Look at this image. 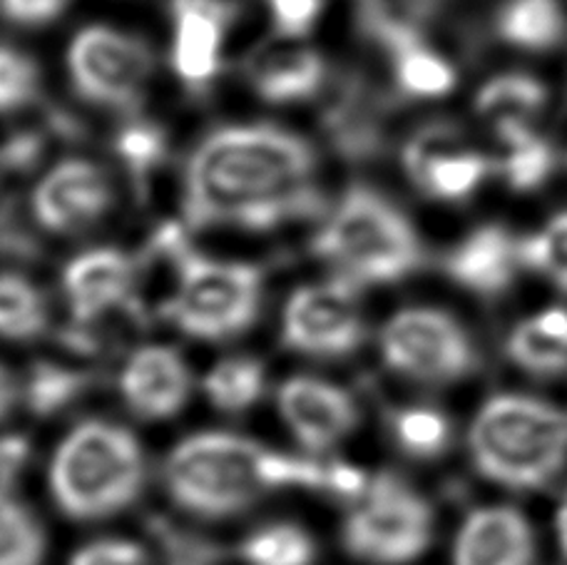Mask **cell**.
I'll return each mask as SVG.
<instances>
[{
  "instance_id": "cell-1",
  "label": "cell",
  "mask_w": 567,
  "mask_h": 565,
  "mask_svg": "<svg viewBox=\"0 0 567 565\" xmlns=\"http://www.w3.org/2000/svg\"><path fill=\"white\" fill-rule=\"evenodd\" d=\"M317 153L275 125H227L187 165V215L197 225L271 229L309 207Z\"/></svg>"
},
{
  "instance_id": "cell-2",
  "label": "cell",
  "mask_w": 567,
  "mask_h": 565,
  "mask_svg": "<svg viewBox=\"0 0 567 565\" xmlns=\"http://www.w3.org/2000/svg\"><path fill=\"white\" fill-rule=\"evenodd\" d=\"M333 461L287 456L231 431H197L167 453L172 501L202 518H229L281 489L331 493Z\"/></svg>"
},
{
  "instance_id": "cell-3",
  "label": "cell",
  "mask_w": 567,
  "mask_h": 565,
  "mask_svg": "<svg viewBox=\"0 0 567 565\" xmlns=\"http://www.w3.org/2000/svg\"><path fill=\"white\" fill-rule=\"evenodd\" d=\"M475 471L511 491L548 486L567 466V413L523 393H498L468 431Z\"/></svg>"
},
{
  "instance_id": "cell-4",
  "label": "cell",
  "mask_w": 567,
  "mask_h": 565,
  "mask_svg": "<svg viewBox=\"0 0 567 565\" xmlns=\"http://www.w3.org/2000/svg\"><path fill=\"white\" fill-rule=\"evenodd\" d=\"M48 486L68 518H110L137 501L145 486V453L135 433L120 423L83 421L55 446Z\"/></svg>"
},
{
  "instance_id": "cell-5",
  "label": "cell",
  "mask_w": 567,
  "mask_h": 565,
  "mask_svg": "<svg viewBox=\"0 0 567 565\" xmlns=\"http://www.w3.org/2000/svg\"><path fill=\"white\" fill-rule=\"evenodd\" d=\"M319 255L357 285H391L423 261L421 239L403 212L369 187H353L317 237Z\"/></svg>"
},
{
  "instance_id": "cell-6",
  "label": "cell",
  "mask_w": 567,
  "mask_h": 565,
  "mask_svg": "<svg viewBox=\"0 0 567 565\" xmlns=\"http://www.w3.org/2000/svg\"><path fill=\"white\" fill-rule=\"evenodd\" d=\"M261 309V271L241 261L187 257L167 319L199 341L235 339L255 325Z\"/></svg>"
},
{
  "instance_id": "cell-7",
  "label": "cell",
  "mask_w": 567,
  "mask_h": 565,
  "mask_svg": "<svg viewBox=\"0 0 567 565\" xmlns=\"http://www.w3.org/2000/svg\"><path fill=\"white\" fill-rule=\"evenodd\" d=\"M433 508L401 476L379 473L351 503L341 541L353 558L369 565H406L433 541Z\"/></svg>"
},
{
  "instance_id": "cell-8",
  "label": "cell",
  "mask_w": 567,
  "mask_h": 565,
  "mask_svg": "<svg viewBox=\"0 0 567 565\" xmlns=\"http://www.w3.org/2000/svg\"><path fill=\"white\" fill-rule=\"evenodd\" d=\"M381 357L391 371L421 383L461 381L478 367L468 331L433 307L396 311L381 331Z\"/></svg>"
},
{
  "instance_id": "cell-9",
  "label": "cell",
  "mask_w": 567,
  "mask_h": 565,
  "mask_svg": "<svg viewBox=\"0 0 567 565\" xmlns=\"http://www.w3.org/2000/svg\"><path fill=\"white\" fill-rule=\"evenodd\" d=\"M363 317L357 287L347 279L299 287L281 315V341L317 359H341L361 347Z\"/></svg>"
},
{
  "instance_id": "cell-10",
  "label": "cell",
  "mask_w": 567,
  "mask_h": 565,
  "mask_svg": "<svg viewBox=\"0 0 567 565\" xmlns=\"http://www.w3.org/2000/svg\"><path fill=\"white\" fill-rule=\"evenodd\" d=\"M68 73L90 103L125 107L147 83L150 55L133 35L110 25H87L70 40Z\"/></svg>"
},
{
  "instance_id": "cell-11",
  "label": "cell",
  "mask_w": 567,
  "mask_h": 565,
  "mask_svg": "<svg viewBox=\"0 0 567 565\" xmlns=\"http://www.w3.org/2000/svg\"><path fill=\"white\" fill-rule=\"evenodd\" d=\"M281 423L311 456H323L357 431L361 411L357 399L339 383L297 374L277 391Z\"/></svg>"
},
{
  "instance_id": "cell-12",
  "label": "cell",
  "mask_w": 567,
  "mask_h": 565,
  "mask_svg": "<svg viewBox=\"0 0 567 565\" xmlns=\"http://www.w3.org/2000/svg\"><path fill=\"white\" fill-rule=\"evenodd\" d=\"M113 205L107 175L90 160H60L38 179L30 195L33 217L53 235H75L97 225Z\"/></svg>"
},
{
  "instance_id": "cell-13",
  "label": "cell",
  "mask_w": 567,
  "mask_h": 565,
  "mask_svg": "<svg viewBox=\"0 0 567 565\" xmlns=\"http://www.w3.org/2000/svg\"><path fill=\"white\" fill-rule=\"evenodd\" d=\"M403 167L423 195L443 202L471 197L491 170L488 157L475 153L453 125H429L409 140Z\"/></svg>"
},
{
  "instance_id": "cell-14",
  "label": "cell",
  "mask_w": 567,
  "mask_h": 565,
  "mask_svg": "<svg viewBox=\"0 0 567 565\" xmlns=\"http://www.w3.org/2000/svg\"><path fill=\"white\" fill-rule=\"evenodd\" d=\"M117 387L125 407L135 417L167 421L187 407L192 397V371L177 349L145 345L127 357Z\"/></svg>"
},
{
  "instance_id": "cell-15",
  "label": "cell",
  "mask_w": 567,
  "mask_h": 565,
  "mask_svg": "<svg viewBox=\"0 0 567 565\" xmlns=\"http://www.w3.org/2000/svg\"><path fill=\"white\" fill-rule=\"evenodd\" d=\"M453 565H535L530 521L513 506L475 508L455 533Z\"/></svg>"
},
{
  "instance_id": "cell-16",
  "label": "cell",
  "mask_w": 567,
  "mask_h": 565,
  "mask_svg": "<svg viewBox=\"0 0 567 565\" xmlns=\"http://www.w3.org/2000/svg\"><path fill=\"white\" fill-rule=\"evenodd\" d=\"M227 35L219 0H175L172 6V68L187 85H205L217 75Z\"/></svg>"
},
{
  "instance_id": "cell-17",
  "label": "cell",
  "mask_w": 567,
  "mask_h": 565,
  "mask_svg": "<svg viewBox=\"0 0 567 565\" xmlns=\"http://www.w3.org/2000/svg\"><path fill=\"white\" fill-rule=\"evenodd\" d=\"M133 265L113 247L80 251L63 269V291L73 317L93 321L127 299L133 289Z\"/></svg>"
},
{
  "instance_id": "cell-18",
  "label": "cell",
  "mask_w": 567,
  "mask_h": 565,
  "mask_svg": "<svg viewBox=\"0 0 567 565\" xmlns=\"http://www.w3.org/2000/svg\"><path fill=\"white\" fill-rule=\"evenodd\" d=\"M518 265H523L520 242H515L508 229L488 225L471 232L451 251L445 269L461 287L475 295L495 297L513 285Z\"/></svg>"
},
{
  "instance_id": "cell-19",
  "label": "cell",
  "mask_w": 567,
  "mask_h": 565,
  "mask_svg": "<svg viewBox=\"0 0 567 565\" xmlns=\"http://www.w3.org/2000/svg\"><path fill=\"white\" fill-rule=\"evenodd\" d=\"M323 78L327 65L319 53L309 48H291L259 60L251 73V85L265 103L293 105L317 95Z\"/></svg>"
},
{
  "instance_id": "cell-20",
  "label": "cell",
  "mask_w": 567,
  "mask_h": 565,
  "mask_svg": "<svg viewBox=\"0 0 567 565\" xmlns=\"http://www.w3.org/2000/svg\"><path fill=\"white\" fill-rule=\"evenodd\" d=\"M508 357L535 377L567 371V309L553 307L523 319L508 337Z\"/></svg>"
},
{
  "instance_id": "cell-21",
  "label": "cell",
  "mask_w": 567,
  "mask_h": 565,
  "mask_svg": "<svg viewBox=\"0 0 567 565\" xmlns=\"http://www.w3.org/2000/svg\"><path fill=\"white\" fill-rule=\"evenodd\" d=\"M548 105V90L533 75L508 73L493 78L475 95V113L493 125L495 133L505 127H530Z\"/></svg>"
},
{
  "instance_id": "cell-22",
  "label": "cell",
  "mask_w": 567,
  "mask_h": 565,
  "mask_svg": "<svg viewBox=\"0 0 567 565\" xmlns=\"http://www.w3.org/2000/svg\"><path fill=\"white\" fill-rule=\"evenodd\" d=\"M501 40L523 50H550L567 35L560 0H505L495 16Z\"/></svg>"
},
{
  "instance_id": "cell-23",
  "label": "cell",
  "mask_w": 567,
  "mask_h": 565,
  "mask_svg": "<svg viewBox=\"0 0 567 565\" xmlns=\"http://www.w3.org/2000/svg\"><path fill=\"white\" fill-rule=\"evenodd\" d=\"M501 155L495 167L513 189L530 192L548 183L555 170V150L548 140L535 135L533 127L498 130Z\"/></svg>"
},
{
  "instance_id": "cell-24",
  "label": "cell",
  "mask_w": 567,
  "mask_h": 565,
  "mask_svg": "<svg viewBox=\"0 0 567 565\" xmlns=\"http://www.w3.org/2000/svg\"><path fill=\"white\" fill-rule=\"evenodd\" d=\"M202 389L217 411L245 413L265 397L267 369L255 357H225L207 371Z\"/></svg>"
},
{
  "instance_id": "cell-25",
  "label": "cell",
  "mask_w": 567,
  "mask_h": 565,
  "mask_svg": "<svg viewBox=\"0 0 567 565\" xmlns=\"http://www.w3.org/2000/svg\"><path fill=\"white\" fill-rule=\"evenodd\" d=\"M241 561L247 565H313L317 541L299 523H267L241 543Z\"/></svg>"
},
{
  "instance_id": "cell-26",
  "label": "cell",
  "mask_w": 567,
  "mask_h": 565,
  "mask_svg": "<svg viewBox=\"0 0 567 565\" xmlns=\"http://www.w3.org/2000/svg\"><path fill=\"white\" fill-rule=\"evenodd\" d=\"M45 531L25 503L0 486V565H43Z\"/></svg>"
},
{
  "instance_id": "cell-27",
  "label": "cell",
  "mask_w": 567,
  "mask_h": 565,
  "mask_svg": "<svg viewBox=\"0 0 567 565\" xmlns=\"http://www.w3.org/2000/svg\"><path fill=\"white\" fill-rule=\"evenodd\" d=\"M48 325V307L33 281L20 275H0V339L30 341Z\"/></svg>"
},
{
  "instance_id": "cell-28",
  "label": "cell",
  "mask_w": 567,
  "mask_h": 565,
  "mask_svg": "<svg viewBox=\"0 0 567 565\" xmlns=\"http://www.w3.org/2000/svg\"><path fill=\"white\" fill-rule=\"evenodd\" d=\"M399 88L409 97H443L455 88V70L449 60L433 53L421 40L393 48Z\"/></svg>"
},
{
  "instance_id": "cell-29",
  "label": "cell",
  "mask_w": 567,
  "mask_h": 565,
  "mask_svg": "<svg viewBox=\"0 0 567 565\" xmlns=\"http://www.w3.org/2000/svg\"><path fill=\"white\" fill-rule=\"evenodd\" d=\"M391 436L411 459L429 461L441 456L451 443V421L433 407H406L391 417Z\"/></svg>"
},
{
  "instance_id": "cell-30",
  "label": "cell",
  "mask_w": 567,
  "mask_h": 565,
  "mask_svg": "<svg viewBox=\"0 0 567 565\" xmlns=\"http://www.w3.org/2000/svg\"><path fill=\"white\" fill-rule=\"evenodd\" d=\"M520 261L567 291V212L555 215L538 235L520 242Z\"/></svg>"
},
{
  "instance_id": "cell-31",
  "label": "cell",
  "mask_w": 567,
  "mask_h": 565,
  "mask_svg": "<svg viewBox=\"0 0 567 565\" xmlns=\"http://www.w3.org/2000/svg\"><path fill=\"white\" fill-rule=\"evenodd\" d=\"M38 68L25 53L0 45V115L25 107L38 93Z\"/></svg>"
},
{
  "instance_id": "cell-32",
  "label": "cell",
  "mask_w": 567,
  "mask_h": 565,
  "mask_svg": "<svg viewBox=\"0 0 567 565\" xmlns=\"http://www.w3.org/2000/svg\"><path fill=\"white\" fill-rule=\"evenodd\" d=\"M68 565H147V553L130 538H97L80 546Z\"/></svg>"
},
{
  "instance_id": "cell-33",
  "label": "cell",
  "mask_w": 567,
  "mask_h": 565,
  "mask_svg": "<svg viewBox=\"0 0 567 565\" xmlns=\"http://www.w3.org/2000/svg\"><path fill=\"white\" fill-rule=\"evenodd\" d=\"M269 10L281 35L301 38L317 25L323 0H269Z\"/></svg>"
},
{
  "instance_id": "cell-34",
  "label": "cell",
  "mask_w": 567,
  "mask_h": 565,
  "mask_svg": "<svg viewBox=\"0 0 567 565\" xmlns=\"http://www.w3.org/2000/svg\"><path fill=\"white\" fill-rule=\"evenodd\" d=\"M75 379H70L63 371H40L33 379V387H30V401L38 411H53L55 407H63V403L73 397Z\"/></svg>"
},
{
  "instance_id": "cell-35",
  "label": "cell",
  "mask_w": 567,
  "mask_h": 565,
  "mask_svg": "<svg viewBox=\"0 0 567 565\" xmlns=\"http://www.w3.org/2000/svg\"><path fill=\"white\" fill-rule=\"evenodd\" d=\"M68 0H0V13L18 25H45L63 13Z\"/></svg>"
},
{
  "instance_id": "cell-36",
  "label": "cell",
  "mask_w": 567,
  "mask_h": 565,
  "mask_svg": "<svg viewBox=\"0 0 567 565\" xmlns=\"http://www.w3.org/2000/svg\"><path fill=\"white\" fill-rule=\"evenodd\" d=\"M18 401V387L10 371L0 367V421H3L10 411H13Z\"/></svg>"
},
{
  "instance_id": "cell-37",
  "label": "cell",
  "mask_w": 567,
  "mask_h": 565,
  "mask_svg": "<svg viewBox=\"0 0 567 565\" xmlns=\"http://www.w3.org/2000/svg\"><path fill=\"white\" fill-rule=\"evenodd\" d=\"M25 459V446L20 443L18 439H10L6 441L3 446V453H0V466H3V471L8 473L13 466H18V463H23Z\"/></svg>"
},
{
  "instance_id": "cell-38",
  "label": "cell",
  "mask_w": 567,
  "mask_h": 565,
  "mask_svg": "<svg viewBox=\"0 0 567 565\" xmlns=\"http://www.w3.org/2000/svg\"><path fill=\"white\" fill-rule=\"evenodd\" d=\"M555 536H558V546L567 558V491L563 493L558 511H555Z\"/></svg>"
}]
</instances>
